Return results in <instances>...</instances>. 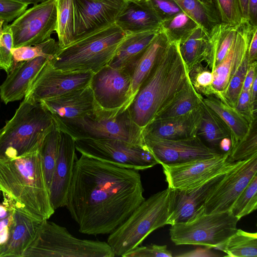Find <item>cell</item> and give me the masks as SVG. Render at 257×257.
I'll return each mask as SVG.
<instances>
[{"label": "cell", "mask_w": 257, "mask_h": 257, "mask_svg": "<svg viewBox=\"0 0 257 257\" xmlns=\"http://www.w3.org/2000/svg\"><path fill=\"white\" fill-rule=\"evenodd\" d=\"M201 3L204 4L205 5L209 6L211 8H215V6L213 0H199Z\"/></svg>", "instance_id": "56"}, {"label": "cell", "mask_w": 257, "mask_h": 257, "mask_svg": "<svg viewBox=\"0 0 257 257\" xmlns=\"http://www.w3.org/2000/svg\"><path fill=\"white\" fill-rule=\"evenodd\" d=\"M231 147V139L227 137L223 139L219 144V151L221 153H226L230 151Z\"/></svg>", "instance_id": "54"}, {"label": "cell", "mask_w": 257, "mask_h": 257, "mask_svg": "<svg viewBox=\"0 0 257 257\" xmlns=\"http://www.w3.org/2000/svg\"><path fill=\"white\" fill-rule=\"evenodd\" d=\"M218 249L230 257H256L257 233L237 229Z\"/></svg>", "instance_id": "33"}, {"label": "cell", "mask_w": 257, "mask_h": 257, "mask_svg": "<svg viewBox=\"0 0 257 257\" xmlns=\"http://www.w3.org/2000/svg\"><path fill=\"white\" fill-rule=\"evenodd\" d=\"M248 24L257 27V0H248Z\"/></svg>", "instance_id": "51"}, {"label": "cell", "mask_w": 257, "mask_h": 257, "mask_svg": "<svg viewBox=\"0 0 257 257\" xmlns=\"http://www.w3.org/2000/svg\"><path fill=\"white\" fill-rule=\"evenodd\" d=\"M15 2H17L19 3H21L22 4H26V5H30V4H33L34 5L38 4L39 3H41L42 2L46 1L47 0H13Z\"/></svg>", "instance_id": "55"}, {"label": "cell", "mask_w": 257, "mask_h": 257, "mask_svg": "<svg viewBox=\"0 0 257 257\" xmlns=\"http://www.w3.org/2000/svg\"><path fill=\"white\" fill-rule=\"evenodd\" d=\"M257 208V174L234 202L229 211L238 220Z\"/></svg>", "instance_id": "39"}, {"label": "cell", "mask_w": 257, "mask_h": 257, "mask_svg": "<svg viewBox=\"0 0 257 257\" xmlns=\"http://www.w3.org/2000/svg\"><path fill=\"white\" fill-rule=\"evenodd\" d=\"M201 106L202 114L196 136L207 147L220 152L219 144L223 139L230 138V131L220 117L203 101Z\"/></svg>", "instance_id": "29"}, {"label": "cell", "mask_w": 257, "mask_h": 257, "mask_svg": "<svg viewBox=\"0 0 257 257\" xmlns=\"http://www.w3.org/2000/svg\"><path fill=\"white\" fill-rule=\"evenodd\" d=\"M239 220L229 211L206 213L204 205L189 219L171 225L169 235L176 245L217 249L237 230Z\"/></svg>", "instance_id": "9"}, {"label": "cell", "mask_w": 257, "mask_h": 257, "mask_svg": "<svg viewBox=\"0 0 257 257\" xmlns=\"http://www.w3.org/2000/svg\"><path fill=\"white\" fill-rule=\"evenodd\" d=\"M74 139L60 131L57 158L49 188L51 203L55 210L66 206L77 156Z\"/></svg>", "instance_id": "18"}, {"label": "cell", "mask_w": 257, "mask_h": 257, "mask_svg": "<svg viewBox=\"0 0 257 257\" xmlns=\"http://www.w3.org/2000/svg\"><path fill=\"white\" fill-rule=\"evenodd\" d=\"M203 101L220 117L228 127L230 133L232 149L247 135L251 122L241 114L235 107L226 104L215 95L204 97Z\"/></svg>", "instance_id": "28"}, {"label": "cell", "mask_w": 257, "mask_h": 257, "mask_svg": "<svg viewBox=\"0 0 257 257\" xmlns=\"http://www.w3.org/2000/svg\"><path fill=\"white\" fill-rule=\"evenodd\" d=\"M0 192L14 208L40 220L54 213L40 149L14 158L0 157Z\"/></svg>", "instance_id": "2"}, {"label": "cell", "mask_w": 257, "mask_h": 257, "mask_svg": "<svg viewBox=\"0 0 257 257\" xmlns=\"http://www.w3.org/2000/svg\"><path fill=\"white\" fill-rule=\"evenodd\" d=\"M256 174L257 155L241 161L224 174L204 203L205 213L229 211L234 202Z\"/></svg>", "instance_id": "15"}, {"label": "cell", "mask_w": 257, "mask_h": 257, "mask_svg": "<svg viewBox=\"0 0 257 257\" xmlns=\"http://www.w3.org/2000/svg\"><path fill=\"white\" fill-rule=\"evenodd\" d=\"M126 1L73 0V41L115 24Z\"/></svg>", "instance_id": "16"}, {"label": "cell", "mask_w": 257, "mask_h": 257, "mask_svg": "<svg viewBox=\"0 0 257 257\" xmlns=\"http://www.w3.org/2000/svg\"><path fill=\"white\" fill-rule=\"evenodd\" d=\"M179 52L188 71L205 62L210 50V35L199 26L184 42L179 44Z\"/></svg>", "instance_id": "30"}, {"label": "cell", "mask_w": 257, "mask_h": 257, "mask_svg": "<svg viewBox=\"0 0 257 257\" xmlns=\"http://www.w3.org/2000/svg\"><path fill=\"white\" fill-rule=\"evenodd\" d=\"M161 24L146 0H127L115 22L126 35L159 30Z\"/></svg>", "instance_id": "24"}, {"label": "cell", "mask_w": 257, "mask_h": 257, "mask_svg": "<svg viewBox=\"0 0 257 257\" xmlns=\"http://www.w3.org/2000/svg\"><path fill=\"white\" fill-rule=\"evenodd\" d=\"M49 60L39 56L14 66L0 86L2 100L7 104L25 97L30 83Z\"/></svg>", "instance_id": "22"}, {"label": "cell", "mask_w": 257, "mask_h": 257, "mask_svg": "<svg viewBox=\"0 0 257 257\" xmlns=\"http://www.w3.org/2000/svg\"><path fill=\"white\" fill-rule=\"evenodd\" d=\"M139 171L81 155L66 207L83 234H110L145 200Z\"/></svg>", "instance_id": "1"}, {"label": "cell", "mask_w": 257, "mask_h": 257, "mask_svg": "<svg viewBox=\"0 0 257 257\" xmlns=\"http://www.w3.org/2000/svg\"><path fill=\"white\" fill-rule=\"evenodd\" d=\"M55 125L41 102L24 98L13 117L0 130V157L17 158L39 150Z\"/></svg>", "instance_id": "4"}, {"label": "cell", "mask_w": 257, "mask_h": 257, "mask_svg": "<svg viewBox=\"0 0 257 257\" xmlns=\"http://www.w3.org/2000/svg\"><path fill=\"white\" fill-rule=\"evenodd\" d=\"M189 80L194 89L202 96L216 95L213 87V74L206 65L200 63L188 71Z\"/></svg>", "instance_id": "41"}, {"label": "cell", "mask_w": 257, "mask_h": 257, "mask_svg": "<svg viewBox=\"0 0 257 257\" xmlns=\"http://www.w3.org/2000/svg\"><path fill=\"white\" fill-rule=\"evenodd\" d=\"M203 98L196 91L188 78L183 88L154 119L174 117L188 114L200 106Z\"/></svg>", "instance_id": "31"}, {"label": "cell", "mask_w": 257, "mask_h": 257, "mask_svg": "<svg viewBox=\"0 0 257 257\" xmlns=\"http://www.w3.org/2000/svg\"><path fill=\"white\" fill-rule=\"evenodd\" d=\"M28 5L13 0H0V20L10 22L15 20L26 10Z\"/></svg>", "instance_id": "46"}, {"label": "cell", "mask_w": 257, "mask_h": 257, "mask_svg": "<svg viewBox=\"0 0 257 257\" xmlns=\"http://www.w3.org/2000/svg\"><path fill=\"white\" fill-rule=\"evenodd\" d=\"M236 110L249 122L257 118L252 114L250 105V90H242L235 107Z\"/></svg>", "instance_id": "47"}, {"label": "cell", "mask_w": 257, "mask_h": 257, "mask_svg": "<svg viewBox=\"0 0 257 257\" xmlns=\"http://www.w3.org/2000/svg\"><path fill=\"white\" fill-rule=\"evenodd\" d=\"M249 64L256 61L257 58V27L255 28L251 34L247 52Z\"/></svg>", "instance_id": "50"}, {"label": "cell", "mask_w": 257, "mask_h": 257, "mask_svg": "<svg viewBox=\"0 0 257 257\" xmlns=\"http://www.w3.org/2000/svg\"><path fill=\"white\" fill-rule=\"evenodd\" d=\"M242 22H248V0H237Z\"/></svg>", "instance_id": "53"}, {"label": "cell", "mask_w": 257, "mask_h": 257, "mask_svg": "<svg viewBox=\"0 0 257 257\" xmlns=\"http://www.w3.org/2000/svg\"><path fill=\"white\" fill-rule=\"evenodd\" d=\"M126 35L116 24L110 25L59 48L49 62L61 71L94 73L108 65Z\"/></svg>", "instance_id": "5"}, {"label": "cell", "mask_w": 257, "mask_h": 257, "mask_svg": "<svg viewBox=\"0 0 257 257\" xmlns=\"http://www.w3.org/2000/svg\"><path fill=\"white\" fill-rule=\"evenodd\" d=\"M172 251L168 249L166 245L151 244L147 246H138L122 257H172Z\"/></svg>", "instance_id": "45"}, {"label": "cell", "mask_w": 257, "mask_h": 257, "mask_svg": "<svg viewBox=\"0 0 257 257\" xmlns=\"http://www.w3.org/2000/svg\"><path fill=\"white\" fill-rule=\"evenodd\" d=\"M13 217L9 237L0 248V257H23L43 221L33 218L15 208Z\"/></svg>", "instance_id": "25"}, {"label": "cell", "mask_w": 257, "mask_h": 257, "mask_svg": "<svg viewBox=\"0 0 257 257\" xmlns=\"http://www.w3.org/2000/svg\"><path fill=\"white\" fill-rule=\"evenodd\" d=\"M59 48L58 42L51 38L36 45L13 48L12 54L14 66L20 62L39 56L46 57L50 60Z\"/></svg>", "instance_id": "38"}, {"label": "cell", "mask_w": 257, "mask_h": 257, "mask_svg": "<svg viewBox=\"0 0 257 257\" xmlns=\"http://www.w3.org/2000/svg\"><path fill=\"white\" fill-rule=\"evenodd\" d=\"M249 63L246 54L236 72L230 80L221 99L226 104L235 107L238 97L242 90L243 84Z\"/></svg>", "instance_id": "42"}, {"label": "cell", "mask_w": 257, "mask_h": 257, "mask_svg": "<svg viewBox=\"0 0 257 257\" xmlns=\"http://www.w3.org/2000/svg\"><path fill=\"white\" fill-rule=\"evenodd\" d=\"M200 26L190 16L184 12L161 22V30L170 42L181 44L185 41Z\"/></svg>", "instance_id": "35"}, {"label": "cell", "mask_w": 257, "mask_h": 257, "mask_svg": "<svg viewBox=\"0 0 257 257\" xmlns=\"http://www.w3.org/2000/svg\"><path fill=\"white\" fill-rule=\"evenodd\" d=\"M52 117L59 130L74 140H118L133 145L146 146L143 128L134 122L128 107L108 110L98 106L91 113L80 118Z\"/></svg>", "instance_id": "6"}, {"label": "cell", "mask_w": 257, "mask_h": 257, "mask_svg": "<svg viewBox=\"0 0 257 257\" xmlns=\"http://www.w3.org/2000/svg\"><path fill=\"white\" fill-rule=\"evenodd\" d=\"M161 22L183 12L174 0H146Z\"/></svg>", "instance_id": "44"}, {"label": "cell", "mask_w": 257, "mask_h": 257, "mask_svg": "<svg viewBox=\"0 0 257 257\" xmlns=\"http://www.w3.org/2000/svg\"><path fill=\"white\" fill-rule=\"evenodd\" d=\"M60 131L55 125L44 138L40 152L47 185L49 190L59 147Z\"/></svg>", "instance_id": "37"}, {"label": "cell", "mask_w": 257, "mask_h": 257, "mask_svg": "<svg viewBox=\"0 0 257 257\" xmlns=\"http://www.w3.org/2000/svg\"><path fill=\"white\" fill-rule=\"evenodd\" d=\"M144 142L160 165L181 163L222 154L207 147L196 136L177 140L149 139Z\"/></svg>", "instance_id": "17"}, {"label": "cell", "mask_w": 257, "mask_h": 257, "mask_svg": "<svg viewBox=\"0 0 257 257\" xmlns=\"http://www.w3.org/2000/svg\"><path fill=\"white\" fill-rule=\"evenodd\" d=\"M55 0H47L26 10L11 24L13 47L18 48L42 43L56 28Z\"/></svg>", "instance_id": "12"}, {"label": "cell", "mask_w": 257, "mask_h": 257, "mask_svg": "<svg viewBox=\"0 0 257 257\" xmlns=\"http://www.w3.org/2000/svg\"><path fill=\"white\" fill-rule=\"evenodd\" d=\"M239 25L233 26L221 23L210 34V50L205 63L212 72L228 52Z\"/></svg>", "instance_id": "32"}, {"label": "cell", "mask_w": 257, "mask_h": 257, "mask_svg": "<svg viewBox=\"0 0 257 257\" xmlns=\"http://www.w3.org/2000/svg\"><path fill=\"white\" fill-rule=\"evenodd\" d=\"M58 45L62 48L74 40L73 0H55Z\"/></svg>", "instance_id": "36"}, {"label": "cell", "mask_w": 257, "mask_h": 257, "mask_svg": "<svg viewBox=\"0 0 257 257\" xmlns=\"http://www.w3.org/2000/svg\"><path fill=\"white\" fill-rule=\"evenodd\" d=\"M256 119L251 121L249 130L245 137L229 151V162L244 161L257 155Z\"/></svg>", "instance_id": "40"}, {"label": "cell", "mask_w": 257, "mask_h": 257, "mask_svg": "<svg viewBox=\"0 0 257 257\" xmlns=\"http://www.w3.org/2000/svg\"><path fill=\"white\" fill-rule=\"evenodd\" d=\"M76 150L81 155L138 171L159 164L146 146L133 145L118 140L75 139Z\"/></svg>", "instance_id": "10"}, {"label": "cell", "mask_w": 257, "mask_h": 257, "mask_svg": "<svg viewBox=\"0 0 257 257\" xmlns=\"http://www.w3.org/2000/svg\"><path fill=\"white\" fill-rule=\"evenodd\" d=\"M90 71H64L53 67L49 61L32 80L25 98L39 102L90 84Z\"/></svg>", "instance_id": "13"}, {"label": "cell", "mask_w": 257, "mask_h": 257, "mask_svg": "<svg viewBox=\"0 0 257 257\" xmlns=\"http://www.w3.org/2000/svg\"><path fill=\"white\" fill-rule=\"evenodd\" d=\"M39 102L50 112L52 117L62 119L82 117L98 107L90 85Z\"/></svg>", "instance_id": "21"}, {"label": "cell", "mask_w": 257, "mask_h": 257, "mask_svg": "<svg viewBox=\"0 0 257 257\" xmlns=\"http://www.w3.org/2000/svg\"><path fill=\"white\" fill-rule=\"evenodd\" d=\"M43 221L23 257H114L107 242L82 239L63 226Z\"/></svg>", "instance_id": "8"}, {"label": "cell", "mask_w": 257, "mask_h": 257, "mask_svg": "<svg viewBox=\"0 0 257 257\" xmlns=\"http://www.w3.org/2000/svg\"><path fill=\"white\" fill-rule=\"evenodd\" d=\"M173 197V190L169 187L154 194L109 234L107 242L114 256H122L140 245L153 231L167 225Z\"/></svg>", "instance_id": "7"}, {"label": "cell", "mask_w": 257, "mask_h": 257, "mask_svg": "<svg viewBox=\"0 0 257 257\" xmlns=\"http://www.w3.org/2000/svg\"><path fill=\"white\" fill-rule=\"evenodd\" d=\"M170 43L166 34L160 29L131 68L130 73L132 77V90L134 97Z\"/></svg>", "instance_id": "27"}, {"label": "cell", "mask_w": 257, "mask_h": 257, "mask_svg": "<svg viewBox=\"0 0 257 257\" xmlns=\"http://www.w3.org/2000/svg\"><path fill=\"white\" fill-rule=\"evenodd\" d=\"M228 155L229 151L207 158L161 164L168 187L173 190L193 189L218 175L226 173L241 162H229Z\"/></svg>", "instance_id": "11"}, {"label": "cell", "mask_w": 257, "mask_h": 257, "mask_svg": "<svg viewBox=\"0 0 257 257\" xmlns=\"http://www.w3.org/2000/svg\"><path fill=\"white\" fill-rule=\"evenodd\" d=\"M202 114L201 104L199 108L185 115L154 119L143 128L144 140L149 139L177 140L196 136Z\"/></svg>", "instance_id": "20"}, {"label": "cell", "mask_w": 257, "mask_h": 257, "mask_svg": "<svg viewBox=\"0 0 257 257\" xmlns=\"http://www.w3.org/2000/svg\"><path fill=\"white\" fill-rule=\"evenodd\" d=\"M225 174L218 175L201 186L193 189H173L172 209L167 224L171 225L176 223L184 222L191 217L204 204L207 197Z\"/></svg>", "instance_id": "23"}, {"label": "cell", "mask_w": 257, "mask_h": 257, "mask_svg": "<svg viewBox=\"0 0 257 257\" xmlns=\"http://www.w3.org/2000/svg\"><path fill=\"white\" fill-rule=\"evenodd\" d=\"M182 10L210 35L221 21L215 9L199 0H174Z\"/></svg>", "instance_id": "34"}, {"label": "cell", "mask_w": 257, "mask_h": 257, "mask_svg": "<svg viewBox=\"0 0 257 257\" xmlns=\"http://www.w3.org/2000/svg\"><path fill=\"white\" fill-rule=\"evenodd\" d=\"M256 92L257 76L255 78L250 90V105L252 114L254 117L256 116Z\"/></svg>", "instance_id": "52"}, {"label": "cell", "mask_w": 257, "mask_h": 257, "mask_svg": "<svg viewBox=\"0 0 257 257\" xmlns=\"http://www.w3.org/2000/svg\"><path fill=\"white\" fill-rule=\"evenodd\" d=\"M160 30L126 35L108 65L116 69H125L130 73L132 67Z\"/></svg>", "instance_id": "26"}, {"label": "cell", "mask_w": 257, "mask_h": 257, "mask_svg": "<svg viewBox=\"0 0 257 257\" xmlns=\"http://www.w3.org/2000/svg\"><path fill=\"white\" fill-rule=\"evenodd\" d=\"M188 78L179 43L170 42L128 107L134 122L144 127L183 88Z\"/></svg>", "instance_id": "3"}, {"label": "cell", "mask_w": 257, "mask_h": 257, "mask_svg": "<svg viewBox=\"0 0 257 257\" xmlns=\"http://www.w3.org/2000/svg\"><path fill=\"white\" fill-rule=\"evenodd\" d=\"M256 27L250 25L247 22H242L237 29L226 55L212 72L215 96L220 100L230 80L236 72L247 54L252 33Z\"/></svg>", "instance_id": "19"}, {"label": "cell", "mask_w": 257, "mask_h": 257, "mask_svg": "<svg viewBox=\"0 0 257 257\" xmlns=\"http://www.w3.org/2000/svg\"><path fill=\"white\" fill-rule=\"evenodd\" d=\"M90 85L96 104L102 109L128 107L134 98L131 74L123 69L107 65L93 73Z\"/></svg>", "instance_id": "14"}, {"label": "cell", "mask_w": 257, "mask_h": 257, "mask_svg": "<svg viewBox=\"0 0 257 257\" xmlns=\"http://www.w3.org/2000/svg\"><path fill=\"white\" fill-rule=\"evenodd\" d=\"M256 67V61L249 64L243 84V90L249 91L250 90L252 83L257 76Z\"/></svg>", "instance_id": "49"}, {"label": "cell", "mask_w": 257, "mask_h": 257, "mask_svg": "<svg viewBox=\"0 0 257 257\" xmlns=\"http://www.w3.org/2000/svg\"><path fill=\"white\" fill-rule=\"evenodd\" d=\"M213 1L221 23L236 26L242 23L237 0Z\"/></svg>", "instance_id": "43"}, {"label": "cell", "mask_w": 257, "mask_h": 257, "mask_svg": "<svg viewBox=\"0 0 257 257\" xmlns=\"http://www.w3.org/2000/svg\"><path fill=\"white\" fill-rule=\"evenodd\" d=\"M13 211L6 217L0 218V248L8 240L14 222Z\"/></svg>", "instance_id": "48"}]
</instances>
